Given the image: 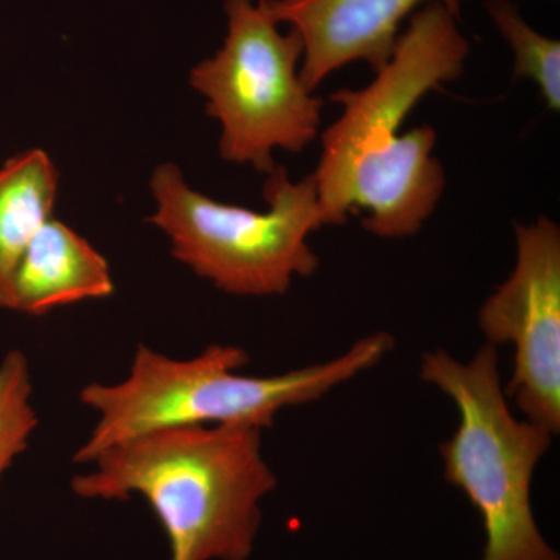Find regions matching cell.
I'll return each instance as SVG.
<instances>
[{
    "mask_svg": "<svg viewBox=\"0 0 560 560\" xmlns=\"http://www.w3.org/2000/svg\"><path fill=\"white\" fill-rule=\"evenodd\" d=\"M32 374L27 357L13 349L0 363V478L27 451L38 416L32 407Z\"/></svg>",
    "mask_w": 560,
    "mask_h": 560,
    "instance_id": "12",
    "label": "cell"
},
{
    "mask_svg": "<svg viewBox=\"0 0 560 560\" xmlns=\"http://www.w3.org/2000/svg\"><path fill=\"white\" fill-rule=\"evenodd\" d=\"M113 293L108 260L68 224L50 219L18 265L9 311L43 316Z\"/></svg>",
    "mask_w": 560,
    "mask_h": 560,
    "instance_id": "9",
    "label": "cell"
},
{
    "mask_svg": "<svg viewBox=\"0 0 560 560\" xmlns=\"http://www.w3.org/2000/svg\"><path fill=\"white\" fill-rule=\"evenodd\" d=\"M58 179L43 150L22 151L0 167V308L9 311L18 265L51 219Z\"/></svg>",
    "mask_w": 560,
    "mask_h": 560,
    "instance_id": "10",
    "label": "cell"
},
{
    "mask_svg": "<svg viewBox=\"0 0 560 560\" xmlns=\"http://www.w3.org/2000/svg\"><path fill=\"white\" fill-rule=\"evenodd\" d=\"M228 33L212 58L190 70V86L221 124L220 156L270 175L275 150L315 142L324 101L300 77L302 40L280 33L265 0H226Z\"/></svg>",
    "mask_w": 560,
    "mask_h": 560,
    "instance_id": "6",
    "label": "cell"
},
{
    "mask_svg": "<svg viewBox=\"0 0 560 560\" xmlns=\"http://www.w3.org/2000/svg\"><path fill=\"white\" fill-rule=\"evenodd\" d=\"M150 189L156 201L150 223L168 235L173 257L224 293L279 296L319 268L308 237L326 223L312 173L291 180L276 165L264 187L265 212L213 201L171 162L158 165Z\"/></svg>",
    "mask_w": 560,
    "mask_h": 560,
    "instance_id": "5",
    "label": "cell"
},
{
    "mask_svg": "<svg viewBox=\"0 0 560 560\" xmlns=\"http://www.w3.org/2000/svg\"><path fill=\"white\" fill-rule=\"evenodd\" d=\"M464 0H265L278 24H289L302 40L300 77L315 92L352 62H366L374 72L393 55L408 16L441 3L456 18Z\"/></svg>",
    "mask_w": 560,
    "mask_h": 560,
    "instance_id": "8",
    "label": "cell"
},
{
    "mask_svg": "<svg viewBox=\"0 0 560 560\" xmlns=\"http://www.w3.org/2000/svg\"><path fill=\"white\" fill-rule=\"evenodd\" d=\"M260 434L223 425L149 431L101 453L70 486L88 500L142 497L160 518L171 560H246L261 501L278 485Z\"/></svg>",
    "mask_w": 560,
    "mask_h": 560,
    "instance_id": "2",
    "label": "cell"
},
{
    "mask_svg": "<svg viewBox=\"0 0 560 560\" xmlns=\"http://www.w3.org/2000/svg\"><path fill=\"white\" fill-rule=\"evenodd\" d=\"M489 16L514 54L515 79H528L539 88L545 105L560 109V43L548 38L522 16L512 0H488Z\"/></svg>",
    "mask_w": 560,
    "mask_h": 560,
    "instance_id": "11",
    "label": "cell"
},
{
    "mask_svg": "<svg viewBox=\"0 0 560 560\" xmlns=\"http://www.w3.org/2000/svg\"><path fill=\"white\" fill-rule=\"evenodd\" d=\"M458 21L441 3L422 7L368 86L331 95L341 116L320 135L312 173L326 226L364 210L370 234L407 238L433 215L447 183L433 154L436 131L431 125L399 130L427 94L463 75L470 44Z\"/></svg>",
    "mask_w": 560,
    "mask_h": 560,
    "instance_id": "1",
    "label": "cell"
},
{
    "mask_svg": "<svg viewBox=\"0 0 560 560\" xmlns=\"http://www.w3.org/2000/svg\"><path fill=\"white\" fill-rule=\"evenodd\" d=\"M420 377L458 410V429L441 445L444 477L480 514L482 560H560L541 536L530 504L534 471L555 434L511 411L499 350L485 345L467 363L444 349L423 353Z\"/></svg>",
    "mask_w": 560,
    "mask_h": 560,
    "instance_id": "4",
    "label": "cell"
},
{
    "mask_svg": "<svg viewBox=\"0 0 560 560\" xmlns=\"http://www.w3.org/2000/svg\"><path fill=\"white\" fill-rule=\"evenodd\" d=\"M514 270L478 312L486 345L514 349L508 399L525 419L560 431V228L539 215L514 223Z\"/></svg>",
    "mask_w": 560,
    "mask_h": 560,
    "instance_id": "7",
    "label": "cell"
},
{
    "mask_svg": "<svg viewBox=\"0 0 560 560\" xmlns=\"http://www.w3.org/2000/svg\"><path fill=\"white\" fill-rule=\"evenodd\" d=\"M394 346L393 335L377 331L353 342L337 359L250 377L241 374L248 353L235 346H209L194 359L175 360L140 345L124 382L91 383L81 389V404L97 412V423L73 463L91 464L119 442L172 427L267 429L285 408L319 400L377 366Z\"/></svg>",
    "mask_w": 560,
    "mask_h": 560,
    "instance_id": "3",
    "label": "cell"
}]
</instances>
